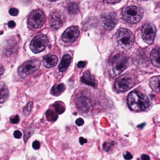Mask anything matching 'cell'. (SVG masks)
<instances>
[{"label":"cell","instance_id":"d4e9b609","mask_svg":"<svg viewBox=\"0 0 160 160\" xmlns=\"http://www.w3.org/2000/svg\"><path fill=\"white\" fill-rule=\"evenodd\" d=\"M18 12H19L18 10L16 8H11L9 10V13L12 16H17L18 15Z\"/></svg>","mask_w":160,"mask_h":160},{"label":"cell","instance_id":"ba28073f","mask_svg":"<svg viewBox=\"0 0 160 160\" xmlns=\"http://www.w3.org/2000/svg\"><path fill=\"white\" fill-rule=\"evenodd\" d=\"M47 37L43 34H39L34 37L30 44V48L34 53H38L44 50L48 44Z\"/></svg>","mask_w":160,"mask_h":160},{"label":"cell","instance_id":"7a4b0ae2","mask_svg":"<svg viewBox=\"0 0 160 160\" xmlns=\"http://www.w3.org/2000/svg\"><path fill=\"white\" fill-rule=\"evenodd\" d=\"M116 37L119 46L122 49H130L133 45L134 36L132 32L128 29L121 28L118 30Z\"/></svg>","mask_w":160,"mask_h":160},{"label":"cell","instance_id":"4316f807","mask_svg":"<svg viewBox=\"0 0 160 160\" xmlns=\"http://www.w3.org/2000/svg\"><path fill=\"white\" fill-rule=\"evenodd\" d=\"M11 120V122L13 124H17L19 122L20 119H19V116L18 115H16V116L14 117L13 118H11L10 119Z\"/></svg>","mask_w":160,"mask_h":160},{"label":"cell","instance_id":"6da1fadb","mask_svg":"<svg viewBox=\"0 0 160 160\" xmlns=\"http://www.w3.org/2000/svg\"><path fill=\"white\" fill-rule=\"evenodd\" d=\"M127 104L131 110L140 112L146 110L149 106L150 102L146 94L137 91H133L128 95Z\"/></svg>","mask_w":160,"mask_h":160},{"label":"cell","instance_id":"2e32d148","mask_svg":"<svg viewBox=\"0 0 160 160\" xmlns=\"http://www.w3.org/2000/svg\"><path fill=\"white\" fill-rule=\"evenodd\" d=\"M152 63L155 67L160 68V48H156L152 51L150 54Z\"/></svg>","mask_w":160,"mask_h":160},{"label":"cell","instance_id":"e575fe53","mask_svg":"<svg viewBox=\"0 0 160 160\" xmlns=\"http://www.w3.org/2000/svg\"><path fill=\"white\" fill-rule=\"evenodd\" d=\"M119 1H105V2H107L108 3H117V2H119Z\"/></svg>","mask_w":160,"mask_h":160},{"label":"cell","instance_id":"f1b7e54d","mask_svg":"<svg viewBox=\"0 0 160 160\" xmlns=\"http://www.w3.org/2000/svg\"><path fill=\"white\" fill-rule=\"evenodd\" d=\"M13 135L16 138H20L22 136V132L19 130H16L14 132Z\"/></svg>","mask_w":160,"mask_h":160},{"label":"cell","instance_id":"9a60e30c","mask_svg":"<svg viewBox=\"0 0 160 160\" xmlns=\"http://www.w3.org/2000/svg\"><path fill=\"white\" fill-rule=\"evenodd\" d=\"M81 81L85 84L92 87H95L96 86L95 78L89 71H86L83 73V76L81 78Z\"/></svg>","mask_w":160,"mask_h":160},{"label":"cell","instance_id":"52a82bcc","mask_svg":"<svg viewBox=\"0 0 160 160\" xmlns=\"http://www.w3.org/2000/svg\"><path fill=\"white\" fill-rule=\"evenodd\" d=\"M28 21L32 28L35 29L40 28L44 25L45 17L43 12L41 10H34L29 16Z\"/></svg>","mask_w":160,"mask_h":160},{"label":"cell","instance_id":"8fae6325","mask_svg":"<svg viewBox=\"0 0 160 160\" xmlns=\"http://www.w3.org/2000/svg\"><path fill=\"white\" fill-rule=\"evenodd\" d=\"M65 21V18L62 13L58 10L53 11L50 14V25L54 29L60 28Z\"/></svg>","mask_w":160,"mask_h":160},{"label":"cell","instance_id":"ac0fdd59","mask_svg":"<svg viewBox=\"0 0 160 160\" xmlns=\"http://www.w3.org/2000/svg\"><path fill=\"white\" fill-rule=\"evenodd\" d=\"M149 85L153 90L160 93V76L152 78L149 80Z\"/></svg>","mask_w":160,"mask_h":160},{"label":"cell","instance_id":"9c48e42d","mask_svg":"<svg viewBox=\"0 0 160 160\" xmlns=\"http://www.w3.org/2000/svg\"><path fill=\"white\" fill-rule=\"evenodd\" d=\"M142 38L145 42L150 44L153 43L156 34V29L151 23H146L141 30Z\"/></svg>","mask_w":160,"mask_h":160},{"label":"cell","instance_id":"484cf974","mask_svg":"<svg viewBox=\"0 0 160 160\" xmlns=\"http://www.w3.org/2000/svg\"><path fill=\"white\" fill-rule=\"evenodd\" d=\"M123 158L126 160H131L133 158L132 155L128 151L124 152L123 153Z\"/></svg>","mask_w":160,"mask_h":160},{"label":"cell","instance_id":"8992f818","mask_svg":"<svg viewBox=\"0 0 160 160\" xmlns=\"http://www.w3.org/2000/svg\"><path fill=\"white\" fill-rule=\"evenodd\" d=\"M40 66L41 62L38 60H32L26 62L18 68V74L23 78L27 77L38 70Z\"/></svg>","mask_w":160,"mask_h":160},{"label":"cell","instance_id":"30bf717a","mask_svg":"<svg viewBox=\"0 0 160 160\" xmlns=\"http://www.w3.org/2000/svg\"><path fill=\"white\" fill-rule=\"evenodd\" d=\"M118 22V17L115 13L111 12L105 14L101 18L102 26L108 30L112 29L117 25Z\"/></svg>","mask_w":160,"mask_h":160},{"label":"cell","instance_id":"603a6c76","mask_svg":"<svg viewBox=\"0 0 160 160\" xmlns=\"http://www.w3.org/2000/svg\"><path fill=\"white\" fill-rule=\"evenodd\" d=\"M46 116L48 121H55L57 119L58 115L54 113L52 110H48L47 112Z\"/></svg>","mask_w":160,"mask_h":160},{"label":"cell","instance_id":"5b68a950","mask_svg":"<svg viewBox=\"0 0 160 160\" xmlns=\"http://www.w3.org/2000/svg\"><path fill=\"white\" fill-rule=\"evenodd\" d=\"M136 79L133 76L124 74L116 80L115 88L118 92H124L129 90L136 84Z\"/></svg>","mask_w":160,"mask_h":160},{"label":"cell","instance_id":"277c9868","mask_svg":"<svg viewBox=\"0 0 160 160\" xmlns=\"http://www.w3.org/2000/svg\"><path fill=\"white\" fill-rule=\"evenodd\" d=\"M110 63L114 74L119 75L127 68L128 60L124 54L118 53L111 58Z\"/></svg>","mask_w":160,"mask_h":160},{"label":"cell","instance_id":"cb8c5ba5","mask_svg":"<svg viewBox=\"0 0 160 160\" xmlns=\"http://www.w3.org/2000/svg\"><path fill=\"white\" fill-rule=\"evenodd\" d=\"M32 102H29L27 106H26V108L24 110V113L25 114H29L30 112H31V110L32 107Z\"/></svg>","mask_w":160,"mask_h":160},{"label":"cell","instance_id":"1f68e13d","mask_svg":"<svg viewBox=\"0 0 160 160\" xmlns=\"http://www.w3.org/2000/svg\"><path fill=\"white\" fill-rule=\"evenodd\" d=\"M141 160H150V157L149 155L146 154H143L141 156Z\"/></svg>","mask_w":160,"mask_h":160},{"label":"cell","instance_id":"44dd1931","mask_svg":"<svg viewBox=\"0 0 160 160\" xmlns=\"http://www.w3.org/2000/svg\"><path fill=\"white\" fill-rule=\"evenodd\" d=\"M67 10L69 13L71 14H76L79 12V7L78 4L77 3H69L67 5Z\"/></svg>","mask_w":160,"mask_h":160},{"label":"cell","instance_id":"5bb4252c","mask_svg":"<svg viewBox=\"0 0 160 160\" xmlns=\"http://www.w3.org/2000/svg\"><path fill=\"white\" fill-rule=\"evenodd\" d=\"M58 62V58L55 55H47L43 58L44 65L47 68H53L57 64Z\"/></svg>","mask_w":160,"mask_h":160},{"label":"cell","instance_id":"d6a6232c","mask_svg":"<svg viewBox=\"0 0 160 160\" xmlns=\"http://www.w3.org/2000/svg\"><path fill=\"white\" fill-rule=\"evenodd\" d=\"M8 27L11 28H14L16 27L15 22L14 21H10L8 24Z\"/></svg>","mask_w":160,"mask_h":160},{"label":"cell","instance_id":"f546056e","mask_svg":"<svg viewBox=\"0 0 160 160\" xmlns=\"http://www.w3.org/2000/svg\"><path fill=\"white\" fill-rule=\"evenodd\" d=\"M75 123L78 126H82L84 123V120L81 118H78L76 120Z\"/></svg>","mask_w":160,"mask_h":160},{"label":"cell","instance_id":"d6986e66","mask_svg":"<svg viewBox=\"0 0 160 160\" xmlns=\"http://www.w3.org/2000/svg\"><path fill=\"white\" fill-rule=\"evenodd\" d=\"M65 89V87L64 84H58L56 86H54L51 91V93L52 95L55 96H58L60 94H61Z\"/></svg>","mask_w":160,"mask_h":160},{"label":"cell","instance_id":"4fadbf2b","mask_svg":"<svg viewBox=\"0 0 160 160\" xmlns=\"http://www.w3.org/2000/svg\"><path fill=\"white\" fill-rule=\"evenodd\" d=\"M78 108L81 112H87L91 107V101L88 96L81 95L79 96L77 101Z\"/></svg>","mask_w":160,"mask_h":160},{"label":"cell","instance_id":"3957f363","mask_svg":"<svg viewBox=\"0 0 160 160\" xmlns=\"http://www.w3.org/2000/svg\"><path fill=\"white\" fill-rule=\"evenodd\" d=\"M143 9L135 6L126 7L122 12L123 18L130 24H135L139 22L143 17Z\"/></svg>","mask_w":160,"mask_h":160},{"label":"cell","instance_id":"836d02e7","mask_svg":"<svg viewBox=\"0 0 160 160\" xmlns=\"http://www.w3.org/2000/svg\"><path fill=\"white\" fill-rule=\"evenodd\" d=\"M85 65H86V62H85L80 61L78 63V67L79 68H84L85 67Z\"/></svg>","mask_w":160,"mask_h":160},{"label":"cell","instance_id":"7c38bea8","mask_svg":"<svg viewBox=\"0 0 160 160\" xmlns=\"http://www.w3.org/2000/svg\"><path fill=\"white\" fill-rule=\"evenodd\" d=\"M79 34V30L78 27H70L63 32L62 40L65 42H73L78 39Z\"/></svg>","mask_w":160,"mask_h":160},{"label":"cell","instance_id":"7402d4cb","mask_svg":"<svg viewBox=\"0 0 160 160\" xmlns=\"http://www.w3.org/2000/svg\"><path fill=\"white\" fill-rule=\"evenodd\" d=\"M53 106H54V109L57 112V114H61L64 112L65 108L64 107V105L62 103H61L60 102H57L55 103L53 105Z\"/></svg>","mask_w":160,"mask_h":160},{"label":"cell","instance_id":"ffe728a7","mask_svg":"<svg viewBox=\"0 0 160 160\" xmlns=\"http://www.w3.org/2000/svg\"><path fill=\"white\" fill-rule=\"evenodd\" d=\"M1 103H2L6 101L9 95V91L5 84L2 83L1 86Z\"/></svg>","mask_w":160,"mask_h":160},{"label":"cell","instance_id":"e0dca14e","mask_svg":"<svg viewBox=\"0 0 160 160\" xmlns=\"http://www.w3.org/2000/svg\"><path fill=\"white\" fill-rule=\"evenodd\" d=\"M71 62V56L68 54H65L62 57L60 63L58 66L60 72H65L70 65Z\"/></svg>","mask_w":160,"mask_h":160},{"label":"cell","instance_id":"83f0119b","mask_svg":"<svg viewBox=\"0 0 160 160\" xmlns=\"http://www.w3.org/2000/svg\"><path fill=\"white\" fill-rule=\"evenodd\" d=\"M32 148L34 150H38L40 149L41 147V144L40 142L38 140H35L32 143Z\"/></svg>","mask_w":160,"mask_h":160},{"label":"cell","instance_id":"4dcf8cb0","mask_svg":"<svg viewBox=\"0 0 160 160\" xmlns=\"http://www.w3.org/2000/svg\"><path fill=\"white\" fill-rule=\"evenodd\" d=\"M79 143H80L81 145H83V144H85V143H87V142H88V140H87V139L84 138L82 137L79 138Z\"/></svg>","mask_w":160,"mask_h":160}]
</instances>
